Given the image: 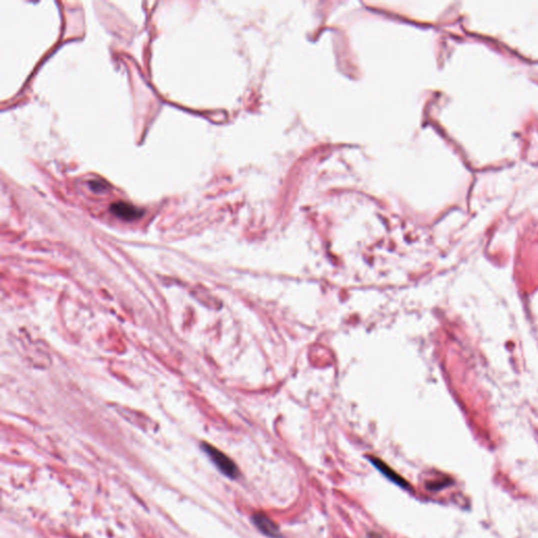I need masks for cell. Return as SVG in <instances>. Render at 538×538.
Wrapping results in <instances>:
<instances>
[{
	"instance_id": "obj_6",
	"label": "cell",
	"mask_w": 538,
	"mask_h": 538,
	"mask_svg": "<svg viewBox=\"0 0 538 538\" xmlns=\"http://www.w3.org/2000/svg\"><path fill=\"white\" fill-rule=\"evenodd\" d=\"M367 538H382V537L376 533H370Z\"/></svg>"
},
{
	"instance_id": "obj_4",
	"label": "cell",
	"mask_w": 538,
	"mask_h": 538,
	"mask_svg": "<svg viewBox=\"0 0 538 538\" xmlns=\"http://www.w3.org/2000/svg\"><path fill=\"white\" fill-rule=\"evenodd\" d=\"M110 212L118 218L126 221L139 219L142 216L141 210L126 202H116L110 205Z\"/></svg>"
},
{
	"instance_id": "obj_3",
	"label": "cell",
	"mask_w": 538,
	"mask_h": 538,
	"mask_svg": "<svg viewBox=\"0 0 538 538\" xmlns=\"http://www.w3.org/2000/svg\"><path fill=\"white\" fill-rule=\"evenodd\" d=\"M370 462L374 466V467L384 475L385 478H387L389 480H391L392 482H394L396 484L400 486V488L405 489V490H410L411 489V486L410 484L402 476H400V474H398L394 470H393L392 468H390L389 466L385 462H382V460L378 458H374V456H370L368 458Z\"/></svg>"
},
{
	"instance_id": "obj_5",
	"label": "cell",
	"mask_w": 538,
	"mask_h": 538,
	"mask_svg": "<svg viewBox=\"0 0 538 538\" xmlns=\"http://www.w3.org/2000/svg\"><path fill=\"white\" fill-rule=\"evenodd\" d=\"M90 188L95 192H102L106 188V185L103 184L101 181H90Z\"/></svg>"
},
{
	"instance_id": "obj_1",
	"label": "cell",
	"mask_w": 538,
	"mask_h": 538,
	"mask_svg": "<svg viewBox=\"0 0 538 538\" xmlns=\"http://www.w3.org/2000/svg\"><path fill=\"white\" fill-rule=\"evenodd\" d=\"M201 448L206 454H208V456L210 458V460L214 462L216 467L218 468L219 471L222 474H224L225 476L232 480H236L239 478V475H240L239 468L236 467L234 462L230 458L227 456L226 454H224L222 451L216 449V447L212 446V444H210L208 442H202Z\"/></svg>"
},
{
	"instance_id": "obj_2",
	"label": "cell",
	"mask_w": 538,
	"mask_h": 538,
	"mask_svg": "<svg viewBox=\"0 0 538 538\" xmlns=\"http://www.w3.org/2000/svg\"><path fill=\"white\" fill-rule=\"evenodd\" d=\"M252 522L256 529L264 535L270 538H281V532L276 524L269 517L261 512L254 513L252 516Z\"/></svg>"
}]
</instances>
